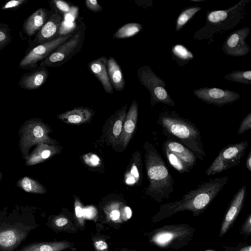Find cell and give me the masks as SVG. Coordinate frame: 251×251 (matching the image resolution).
Here are the masks:
<instances>
[{"instance_id": "obj_21", "label": "cell", "mask_w": 251, "mask_h": 251, "mask_svg": "<svg viewBox=\"0 0 251 251\" xmlns=\"http://www.w3.org/2000/svg\"><path fill=\"white\" fill-rule=\"evenodd\" d=\"M93 111L85 107H77L57 116L58 119L70 124H81L88 121L93 115Z\"/></svg>"}, {"instance_id": "obj_1", "label": "cell", "mask_w": 251, "mask_h": 251, "mask_svg": "<svg viewBox=\"0 0 251 251\" xmlns=\"http://www.w3.org/2000/svg\"><path fill=\"white\" fill-rule=\"evenodd\" d=\"M228 179V176L210 179L185 194L180 200L161 204L152 221L158 222L184 210L193 212L195 216L199 215L219 193Z\"/></svg>"}, {"instance_id": "obj_32", "label": "cell", "mask_w": 251, "mask_h": 251, "mask_svg": "<svg viewBox=\"0 0 251 251\" xmlns=\"http://www.w3.org/2000/svg\"><path fill=\"white\" fill-rule=\"evenodd\" d=\"M75 221L78 228L83 230L85 228V218L83 205L80 201L76 198L74 203Z\"/></svg>"}, {"instance_id": "obj_46", "label": "cell", "mask_w": 251, "mask_h": 251, "mask_svg": "<svg viewBox=\"0 0 251 251\" xmlns=\"http://www.w3.org/2000/svg\"><path fill=\"white\" fill-rule=\"evenodd\" d=\"M246 167L249 171H251V151H250L246 162Z\"/></svg>"}, {"instance_id": "obj_18", "label": "cell", "mask_w": 251, "mask_h": 251, "mask_svg": "<svg viewBox=\"0 0 251 251\" xmlns=\"http://www.w3.org/2000/svg\"><path fill=\"white\" fill-rule=\"evenodd\" d=\"M60 151L59 148L54 145L40 143L36 145L26 159L25 164L31 166L44 162L50 158Z\"/></svg>"}, {"instance_id": "obj_11", "label": "cell", "mask_w": 251, "mask_h": 251, "mask_svg": "<svg viewBox=\"0 0 251 251\" xmlns=\"http://www.w3.org/2000/svg\"><path fill=\"white\" fill-rule=\"evenodd\" d=\"M194 94L201 100L218 106L232 103L241 97L240 94L233 91L218 88L197 89L194 91Z\"/></svg>"}, {"instance_id": "obj_36", "label": "cell", "mask_w": 251, "mask_h": 251, "mask_svg": "<svg viewBox=\"0 0 251 251\" xmlns=\"http://www.w3.org/2000/svg\"><path fill=\"white\" fill-rule=\"evenodd\" d=\"M91 240L95 251H109L108 243L103 236L100 234L93 235Z\"/></svg>"}, {"instance_id": "obj_27", "label": "cell", "mask_w": 251, "mask_h": 251, "mask_svg": "<svg viewBox=\"0 0 251 251\" xmlns=\"http://www.w3.org/2000/svg\"><path fill=\"white\" fill-rule=\"evenodd\" d=\"M16 186L27 193L40 194L47 193L46 188L40 182L28 176L19 179Z\"/></svg>"}, {"instance_id": "obj_16", "label": "cell", "mask_w": 251, "mask_h": 251, "mask_svg": "<svg viewBox=\"0 0 251 251\" xmlns=\"http://www.w3.org/2000/svg\"><path fill=\"white\" fill-rule=\"evenodd\" d=\"M50 16L47 9L44 7L39 8L24 22L23 32L28 37L35 35L45 24Z\"/></svg>"}, {"instance_id": "obj_10", "label": "cell", "mask_w": 251, "mask_h": 251, "mask_svg": "<svg viewBox=\"0 0 251 251\" xmlns=\"http://www.w3.org/2000/svg\"><path fill=\"white\" fill-rule=\"evenodd\" d=\"M72 36V34L59 36L55 39L39 44L25 53L20 61L19 67L25 70H31L38 67V63L48 57L59 46Z\"/></svg>"}, {"instance_id": "obj_4", "label": "cell", "mask_w": 251, "mask_h": 251, "mask_svg": "<svg viewBox=\"0 0 251 251\" xmlns=\"http://www.w3.org/2000/svg\"><path fill=\"white\" fill-rule=\"evenodd\" d=\"M248 1L242 0L228 9L207 13L206 25L196 33L195 38H209L217 31L233 28L240 22L243 9Z\"/></svg>"}, {"instance_id": "obj_42", "label": "cell", "mask_w": 251, "mask_h": 251, "mask_svg": "<svg viewBox=\"0 0 251 251\" xmlns=\"http://www.w3.org/2000/svg\"><path fill=\"white\" fill-rule=\"evenodd\" d=\"M50 3L63 14L69 12L71 8L68 3L62 0H53Z\"/></svg>"}, {"instance_id": "obj_15", "label": "cell", "mask_w": 251, "mask_h": 251, "mask_svg": "<svg viewBox=\"0 0 251 251\" xmlns=\"http://www.w3.org/2000/svg\"><path fill=\"white\" fill-rule=\"evenodd\" d=\"M246 193V187L242 186L234 196L228 211L224 219L219 236H223L239 213L243 206Z\"/></svg>"}, {"instance_id": "obj_7", "label": "cell", "mask_w": 251, "mask_h": 251, "mask_svg": "<svg viewBox=\"0 0 251 251\" xmlns=\"http://www.w3.org/2000/svg\"><path fill=\"white\" fill-rule=\"evenodd\" d=\"M84 36L85 28L83 27L41 61L40 65L46 67H58L64 64L80 51L83 45Z\"/></svg>"}, {"instance_id": "obj_3", "label": "cell", "mask_w": 251, "mask_h": 251, "mask_svg": "<svg viewBox=\"0 0 251 251\" xmlns=\"http://www.w3.org/2000/svg\"><path fill=\"white\" fill-rule=\"evenodd\" d=\"M157 123L166 135L177 139L199 159H204L205 152L200 131L190 121L180 117L175 112L165 111L159 115Z\"/></svg>"}, {"instance_id": "obj_2", "label": "cell", "mask_w": 251, "mask_h": 251, "mask_svg": "<svg viewBox=\"0 0 251 251\" xmlns=\"http://www.w3.org/2000/svg\"><path fill=\"white\" fill-rule=\"evenodd\" d=\"M145 163L149 184L146 193L156 201L161 202L168 199L174 191V180L162 157L155 148L146 142Z\"/></svg>"}, {"instance_id": "obj_30", "label": "cell", "mask_w": 251, "mask_h": 251, "mask_svg": "<svg viewBox=\"0 0 251 251\" xmlns=\"http://www.w3.org/2000/svg\"><path fill=\"white\" fill-rule=\"evenodd\" d=\"M201 7H191L185 9L179 14L176 21V30H180L183 26L201 9Z\"/></svg>"}, {"instance_id": "obj_24", "label": "cell", "mask_w": 251, "mask_h": 251, "mask_svg": "<svg viewBox=\"0 0 251 251\" xmlns=\"http://www.w3.org/2000/svg\"><path fill=\"white\" fill-rule=\"evenodd\" d=\"M127 105L118 110L110 121L108 131V138L110 142L115 143L119 140L121 134L126 114Z\"/></svg>"}, {"instance_id": "obj_5", "label": "cell", "mask_w": 251, "mask_h": 251, "mask_svg": "<svg viewBox=\"0 0 251 251\" xmlns=\"http://www.w3.org/2000/svg\"><path fill=\"white\" fill-rule=\"evenodd\" d=\"M51 132L50 127L42 120L31 118L26 120L21 126L18 135L19 148L23 159L26 160L29 151L34 146L40 143L54 145L58 142L49 136Z\"/></svg>"}, {"instance_id": "obj_23", "label": "cell", "mask_w": 251, "mask_h": 251, "mask_svg": "<svg viewBox=\"0 0 251 251\" xmlns=\"http://www.w3.org/2000/svg\"><path fill=\"white\" fill-rule=\"evenodd\" d=\"M74 243L68 241L39 242L23 247L19 251H62L74 246Z\"/></svg>"}, {"instance_id": "obj_14", "label": "cell", "mask_w": 251, "mask_h": 251, "mask_svg": "<svg viewBox=\"0 0 251 251\" xmlns=\"http://www.w3.org/2000/svg\"><path fill=\"white\" fill-rule=\"evenodd\" d=\"M49 72L46 67H37L29 72L23 74L18 82L19 86L23 89L31 90L41 87L46 81Z\"/></svg>"}, {"instance_id": "obj_33", "label": "cell", "mask_w": 251, "mask_h": 251, "mask_svg": "<svg viewBox=\"0 0 251 251\" xmlns=\"http://www.w3.org/2000/svg\"><path fill=\"white\" fill-rule=\"evenodd\" d=\"M140 164L141 154L140 152H136L131 168V176L126 180L127 183L133 184L138 182L140 178V173L139 171V166Z\"/></svg>"}, {"instance_id": "obj_48", "label": "cell", "mask_w": 251, "mask_h": 251, "mask_svg": "<svg viewBox=\"0 0 251 251\" xmlns=\"http://www.w3.org/2000/svg\"><path fill=\"white\" fill-rule=\"evenodd\" d=\"M121 251H132L128 249L125 248H123L121 249Z\"/></svg>"}, {"instance_id": "obj_45", "label": "cell", "mask_w": 251, "mask_h": 251, "mask_svg": "<svg viewBox=\"0 0 251 251\" xmlns=\"http://www.w3.org/2000/svg\"><path fill=\"white\" fill-rule=\"evenodd\" d=\"M251 216L250 215L243 226V231L247 233H250L251 232Z\"/></svg>"}, {"instance_id": "obj_12", "label": "cell", "mask_w": 251, "mask_h": 251, "mask_svg": "<svg viewBox=\"0 0 251 251\" xmlns=\"http://www.w3.org/2000/svg\"><path fill=\"white\" fill-rule=\"evenodd\" d=\"M250 32L249 27H242L231 33L224 43L222 50L226 54L232 56H242L251 50L245 40Z\"/></svg>"}, {"instance_id": "obj_50", "label": "cell", "mask_w": 251, "mask_h": 251, "mask_svg": "<svg viewBox=\"0 0 251 251\" xmlns=\"http://www.w3.org/2000/svg\"><path fill=\"white\" fill-rule=\"evenodd\" d=\"M203 0H191V1H195V2H198V1H203Z\"/></svg>"}, {"instance_id": "obj_35", "label": "cell", "mask_w": 251, "mask_h": 251, "mask_svg": "<svg viewBox=\"0 0 251 251\" xmlns=\"http://www.w3.org/2000/svg\"><path fill=\"white\" fill-rule=\"evenodd\" d=\"M172 52L177 58L182 61H188L193 58V54L181 45L174 46Z\"/></svg>"}, {"instance_id": "obj_38", "label": "cell", "mask_w": 251, "mask_h": 251, "mask_svg": "<svg viewBox=\"0 0 251 251\" xmlns=\"http://www.w3.org/2000/svg\"><path fill=\"white\" fill-rule=\"evenodd\" d=\"M76 28L75 22H71L62 20L58 30V36H66L71 34Z\"/></svg>"}, {"instance_id": "obj_34", "label": "cell", "mask_w": 251, "mask_h": 251, "mask_svg": "<svg viewBox=\"0 0 251 251\" xmlns=\"http://www.w3.org/2000/svg\"><path fill=\"white\" fill-rule=\"evenodd\" d=\"M9 26L5 23H0V50L4 49L12 39Z\"/></svg>"}, {"instance_id": "obj_22", "label": "cell", "mask_w": 251, "mask_h": 251, "mask_svg": "<svg viewBox=\"0 0 251 251\" xmlns=\"http://www.w3.org/2000/svg\"><path fill=\"white\" fill-rule=\"evenodd\" d=\"M106 68L109 81L116 91H123L125 86V80L120 66L114 58L110 57L107 60Z\"/></svg>"}, {"instance_id": "obj_25", "label": "cell", "mask_w": 251, "mask_h": 251, "mask_svg": "<svg viewBox=\"0 0 251 251\" xmlns=\"http://www.w3.org/2000/svg\"><path fill=\"white\" fill-rule=\"evenodd\" d=\"M26 233L16 228H8L0 232V247L12 248L24 238Z\"/></svg>"}, {"instance_id": "obj_41", "label": "cell", "mask_w": 251, "mask_h": 251, "mask_svg": "<svg viewBox=\"0 0 251 251\" xmlns=\"http://www.w3.org/2000/svg\"><path fill=\"white\" fill-rule=\"evenodd\" d=\"M251 128V112L243 119L238 130V135H240Z\"/></svg>"}, {"instance_id": "obj_43", "label": "cell", "mask_w": 251, "mask_h": 251, "mask_svg": "<svg viewBox=\"0 0 251 251\" xmlns=\"http://www.w3.org/2000/svg\"><path fill=\"white\" fill-rule=\"evenodd\" d=\"M79 11V8L77 6H71L70 10L67 13L63 14V20L74 22L76 19Z\"/></svg>"}, {"instance_id": "obj_6", "label": "cell", "mask_w": 251, "mask_h": 251, "mask_svg": "<svg viewBox=\"0 0 251 251\" xmlns=\"http://www.w3.org/2000/svg\"><path fill=\"white\" fill-rule=\"evenodd\" d=\"M194 229L187 224L165 226L151 232V242L162 248L178 249L192 239Z\"/></svg>"}, {"instance_id": "obj_49", "label": "cell", "mask_w": 251, "mask_h": 251, "mask_svg": "<svg viewBox=\"0 0 251 251\" xmlns=\"http://www.w3.org/2000/svg\"><path fill=\"white\" fill-rule=\"evenodd\" d=\"M2 177V173L1 172H0V181L1 180Z\"/></svg>"}, {"instance_id": "obj_26", "label": "cell", "mask_w": 251, "mask_h": 251, "mask_svg": "<svg viewBox=\"0 0 251 251\" xmlns=\"http://www.w3.org/2000/svg\"><path fill=\"white\" fill-rule=\"evenodd\" d=\"M51 225L54 229L59 232L75 233L78 229L75 221L63 213L54 216L51 220Z\"/></svg>"}, {"instance_id": "obj_31", "label": "cell", "mask_w": 251, "mask_h": 251, "mask_svg": "<svg viewBox=\"0 0 251 251\" xmlns=\"http://www.w3.org/2000/svg\"><path fill=\"white\" fill-rule=\"evenodd\" d=\"M224 78L228 80L244 84H251V71H235L224 76Z\"/></svg>"}, {"instance_id": "obj_9", "label": "cell", "mask_w": 251, "mask_h": 251, "mask_svg": "<svg viewBox=\"0 0 251 251\" xmlns=\"http://www.w3.org/2000/svg\"><path fill=\"white\" fill-rule=\"evenodd\" d=\"M248 145L247 141H242L229 144L222 149L206 170V175H214L231 167L238 166Z\"/></svg>"}, {"instance_id": "obj_19", "label": "cell", "mask_w": 251, "mask_h": 251, "mask_svg": "<svg viewBox=\"0 0 251 251\" xmlns=\"http://www.w3.org/2000/svg\"><path fill=\"white\" fill-rule=\"evenodd\" d=\"M163 146L182 160L189 170L196 164L197 157L195 153L180 143L168 139L164 142Z\"/></svg>"}, {"instance_id": "obj_13", "label": "cell", "mask_w": 251, "mask_h": 251, "mask_svg": "<svg viewBox=\"0 0 251 251\" xmlns=\"http://www.w3.org/2000/svg\"><path fill=\"white\" fill-rule=\"evenodd\" d=\"M63 20L60 14L55 12L51 14L45 24L29 44V49L51 41L58 36V30Z\"/></svg>"}, {"instance_id": "obj_44", "label": "cell", "mask_w": 251, "mask_h": 251, "mask_svg": "<svg viewBox=\"0 0 251 251\" xmlns=\"http://www.w3.org/2000/svg\"><path fill=\"white\" fill-rule=\"evenodd\" d=\"M85 3L86 7L92 11L99 12L102 10V7L96 0H86Z\"/></svg>"}, {"instance_id": "obj_40", "label": "cell", "mask_w": 251, "mask_h": 251, "mask_svg": "<svg viewBox=\"0 0 251 251\" xmlns=\"http://www.w3.org/2000/svg\"><path fill=\"white\" fill-rule=\"evenodd\" d=\"M83 159L85 164L90 167L98 166L100 163V158L96 154L92 153L85 154Z\"/></svg>"}, {"instance_id": "obj_47", "label": "cell", "mask_w": 251, "mask_h": 251, "mask_svg": "<svg viewBox=\"0 0 251 251\" xmlns=\"http://www.w3.org/2000/svg\"><path fill=\"white\" fill-rule=\"evenodd\" d=\"M239 251H251V247L249 246L244 247L241 249Z\"/></svg>"}, {"instance_id": "obj_17", "label": "cell", "mask_w": 251, "mask_h": 251, "mask_svg": "<svg viewBox=\"0 0 251 251\" xmlns=\"http://www.w3.org/2000/svg\"><path fill=\"white\" fill-rule=\"evenodd\" d=\"M138 114V104L135 100L131 104L126 114L121 134L119 138L120 144L126 148L135 129Z\"/></svg>"}, {"instance_id": "obj_20", "label": "cell", "mask_w": 251, "mask_h": 251, "mask_svg": "<svg viewBox=\"0 0 251 251\" xmlns=\"http://www.w3.org/2000/svg\"><path fill=\"white\" fill-rule=\"evenodd\" d=\"M107 60V58L104 56L100 57L90 62L89 67L102 85L104 90L108 94H112L113 87L109 79L106 68Z\"/></svg>"}, {"instance_id": "obj_8", "label": "cell", "mask_w": 251, "mask_h": 251, "mask_svg": "<svg viewBox=\"0 0 251 251\" xmlns=\"http://www.w3.org/2000/svg\"><path fill=\"white\" fill-rule=\"evenodd\" d=\"M137 76L141 84L149 90L152 106L158 102L175 106V101L164 88L165 82L150 67H141L137 71Z\"/></svg>"}, {"instance_id": "obj_29", "label": "cell", "mask_w": 251, "mask_h": 251, "mask_svg": "<svg viewBox=\"0 0 251 251\" xmlns=\"http://www.w3.org/2000/svg\"><path fill=\"white\" fill-rule=\"evenodd\" d=\"M163 150L170 163L176 171L180 173H188L189 169L177 155L163 146Z\"/></svg>"}, {"instance_id": "obj_37", "label": "cell", "mask_w": 251, "mask_h": 251, "mask_svg": "<svg viewBox=\"0 0 251 251\" xmlns=\"http://www.w3.org/2000/svg\"><path fill=\"white\" fill-rule=\"evenodd\" d=\"M120 202H113L107 205L104 208L105 213L108 220L115 221L120 215Z\"/></svg>"}, {"instance_id": "obj_39", "label": "cell", "mask_w": 251, "mask_h": 251, "mask_svg": "<svg viewBox=\"0 0 251 251\" xmlns=\"http://www.w3.org/2000/svg\"><path fill=\"white\" fill-rule=\"evenodd\" d=\"M27 2V0H11L4 3L0 8V10H16Z\"/></svg>"}, {"instance_id": "obj_28", "label": "cell", "mask_w": 251, "mask_h": 251, "mask_svg": "<svg viewBox=\"0 0 251 251\" xmlns=\"http://www.w3.org/2000/svg\"><path fill=\"white\" fill-rule=\"evenodd\" d=\"M143 28V26L136 23L126 24L120 27L114 34L113 39H124L134 36Z\"/></svg>"}]
</instances>
